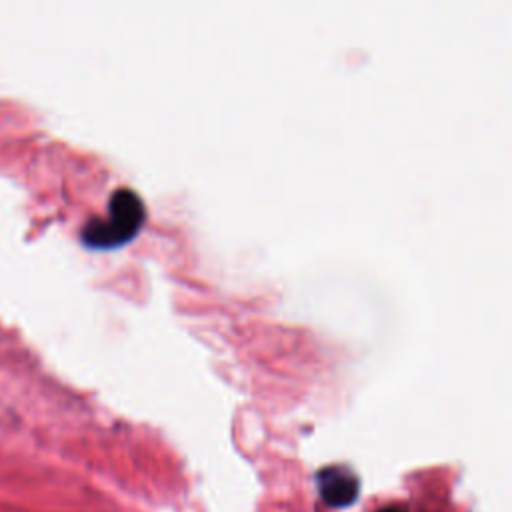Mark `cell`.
Returning a JSON list of instances; mask_svg holds the SVG:
<instances>
[{"label": "cell", "mask_w": 512, "mask_h": 512, "mask_svg": "<svg viewBox=\"0 0 512 512\" xmlns=\"http://www.w3.org/2000/svg\"><path fill=\"white\" fill-rule=\"evenodd\" d=\"M316 486L322 502L330 508H348L360 496V480L348 466H324L316 474Z\"/></svg>", "instance_id": "7a4b0ae2"}, {"label": "cell", "mask_w": 512, "mask_h": 512, "mask_svg": "<svg viewBox=\"0 0 512 512\" xmlns=\"http://www.w3.org/2000/svg\"><path fill=\"white\" fill-rule=\"evenodd\" d=\"M142 198L130 188H118L108 198V214L84 224L80 240L92 250H112L130 242L144 226Z\"/></svg>", "instance_id": "6da1fadb"}, {"label": "cell", "mask_w": 512, "mask_h": 512, "mask_svg": "<svg viewBox=\"0 0 512 512\" xmlns=\"http://www.w3.org/2000/svg\"><path fill=\"white\" fill-rule=\"evenodd\" d=\"M378 512H406L402 506H384Z\"/></svg>", "instance_id": "3957f363"}]
</instances>
